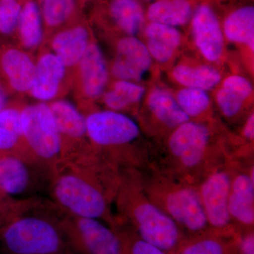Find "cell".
Returning a JSON list of instances; mask_svg holds the SVG:
<instances>
[{
  "label": "cell",
  "instance_id": "6da1fadb",
  "mask_svg": "<svg viewBox=\"0 0 254 254\" xmlns=\"http://www.w3.org/2000/svg\"><path fill=\"white\" fill-rule=\"evenodd\" d=\"M63 210L50 200H15L0 222L4 254H73L61 224Z\"/></svg>",
  "mask_w": 254,
  "mask_h": 254
},
{
  "label": "cell",
  "instance_id": "7a4b0ae2",
  "mask_svg": "<svg viewBox=\"0 0 254 254\" xmlns=\"http://www.w3.org/2000/svg\"><path fill=\"white\" fill-rule=\"evenodd\" d=\"M120 216L141 240L169 254H175L184 242L183 231L145 193L141 180L121 175L115 197Z\"/></svg>",
  "mask_w": 254,
  "mask_h": 254
},
{
  "label": "cell",
  "instance_id": "3957f363",
  "mask_svg": "<svg viewBox=\"0 0 254 254\" xmlns=\"http://www.w3.org/2000/svg\"><path fill=\"white\" fill-rule=\"evenodd\" d=\"M50 201L64 213L80 218L96 219L113 227L110 210L113 197L100 182L62 163L50 175L48 187Z\"/></svg>",
  "mask_w": 254,
  "mask_h": 254
},
{
  "label": "cell",
  "instance_id": "277c9868",
  "mask_svg": "<svg viewBox=\"0 0 254 254\" xmlns=\"http://www.w3.org/2000/svg\"><path fill=\"white\" fill-rule=\"evenodd\" d=\"M145 193L182 231L195 235L208 232V221L198 187L170 175L141 179Z\"/></svg>",
  "mask_w": 254,
  "mask_h": 254
},
{
  "label": "cell",
  "instance_id": "5b68a950",
  "mask_svg": "<svg viewBox=\"0 0 254 254\" xmlns=\"http://www.w3.org/2000/svg\"><path fill=\"white\" fill-rule=\"evenodd\" d=\"M25 156L50 173L63 163V141L50 106L29 105L21 111Z\"/></svg>",
  "mask_w": 254,
  "mask_h": 254
},
{
  "label": "cell",
  "instance_id": "8992f818",
  "mask_svg": "<svg viewBox=\"0 0 254 254\" xmlns=\"http://www.w3.org/2000/svg\"><path fill=\"white\" fill-rule=\"evenodd\" d=\"M212 136L205 121L190 120L170 132L167 150L177 170L190 176L201 170L210 158Z\"/></svg>",
  "mask_w": 254,
  "mask_h": 254
},
{
  "label": "cell",
  "instance_id": "52a82bcc",
  "mask_svg": "<svg viewBox=\"0 0 254 254\" xmlns=\"http://www.w3.org/2000/svg\"><path fill=\"white\" fill-rule=\"evenodd\" d=\"M61 224L73 254H124L118 232L102 220L80 218L63 211Z\"/></svg>",
  "mask_w": 254,
  "mask_h": 254
},
{
  "label": "cell",
  "instance_id": "ba28073f",
  "mask_svg": "<svg viewBox=\"0 0 254 254\" xmlns=\"http://www.w3.org/2000/svg\"><path fill=\"white\" fill-rule=\"evenodd\" d=\"M86 120L87 136L103 150L100 154L115 165L119 148L131 144L141 134L138 124L120 112H95L88 115Z\"/></svg>",
  "mask_w": 254,
  "mask_h": 254
},
{
  "label": "cell",
  "instance_id": "9c48e42d",
  "mask_svg": "<svg viewBox=\"0 0 254 254\" xmlns=\"http://www.w3.org/2000/svg\"><path fill=\"white\" fill-rule=\"evenodd\" d=\"M51 173L21 154L0 155V190L14 200L33 198V193L47 188Z\"/></svg>",
  "mask_w": 254,
  "mask_h": 254
},
{
  "label": "cell",
  "instance_id": "30bf717a",
  "mask_svg": "<svg viewBox=\"0 0 254 254\" xmlns=\"http://www.w3.org/2000/svg\"><path fill=\"white\" fill-rule=\"evenodd\" d=\"M231 169L215 167L205 174L198 187L209 227L217 233H231L232 221L228 201Z\"/></svg>",
  "mask_w": 254,
  "mask_h": 254
},
{
  "label": "cell",
  "instance_id": "8fae6325",
  "mask_svg": "<svg viewBox=\"0 0 254 254\" xmlns=\"http://www.w3.org/2000/svg\"><path fill=\"white\" fill-rule=\"evenodd\" d=\"M193 44L202 58L210 64L221 63L225 55V38L222 24L211 5L195 6L190 21Z\"/></svg>",
  "mask_w": 254,
  "mask_h": 254
},
{
  "label": "cell",
  "instance_id": "7c38bea8",
  "mask_svg": "<svg viewBox=\"0 0 254 254\" xmlns=\"http://www.w3.org/2000/svg\"><path fill=\"white\" fill-rule=\"evenodd\" d=\"M153 62L144 42L136 36H126L117 46L112 73L119 80L139 83L149 72Z\"/></svg>",
  "mask_w": 254,
  "mask_h": 254
},
{
  "label": "cell",
  "instance_id": "4fadbf2b",
  "mask_svg": "<svg viewBox=\"0 0 254 254\" xmlns=\"http://www.w3.org/2000/svg\"><path fill=\"white\" fill-rule=\"evenodd\" d=\"M254 168L250 171L235 172L231 169L229 213L232 223L252 230L254 224Z\"/></svg>",
  "mask_w": 254,
  "mask_h": 254
},
{
  "label": "cell",
  "instance_id": "5bb4252c",
  "mask_svg": "<svg viewBox=\"0 0 254 254\" xmlns=\"http://www.w3.org/2000/svg\"><path fill=\"white\" fill-rule=\"evenodd\" d=\"M142 31L145 38L143 41L153 61L166 64L173 60L182 45V33L178 28L148 21Z\"/></svg>",
  "mask_w": 254,
  "mask_h": 254
},
{
  "label": "cell",
  "instance_id": "9a60e30c",
  "mask_svg": "<svg viewBox=\"0 0 254 254\" xmlns=\"http://www.w3.org/2000/svg\"><path fill=\"white\" fill-rule=\"evenodd\" d=\"M145 105L155 124L170 133L190 119L180 108L175 95L168 89L155 86L150 90L145 98Z\"/></svg>",
  "mask_w": 254,
  "mask_h": 254
},
{
  "label": "cell",
  "instance_id": "2e32d148",
  "mask_svg": "<svg viewBox=\"0 0 254 254\" xmlns=\"http://www.w3.org/2000/svg\"><path fill=\"white\" fill-rule=\"evenodd\" d=\"M170 75L182 87L208 92L218 88L222 80L220 71L210 64L181 63L172 68Z\"/></svg>",
  "mask_w": 254,
  "mask_h": 254
},
{
  "label": "cell",
  "instance_id": "e0dca14e",
  "mask_svg": "<svg viewBox=\"0 0 254 254\" xmlns=\"http://www.w3.org/2000/svg\"><path fill=\"white\" fill-rule=\"evenodd\" d=\"M80 66L85 93L89 98H98L103 94L108 80V66L98 45L88 46Z\"/></svg>",
  "mask_w": 254,
  "mask_h": 254
},
{
  "label": "cell",
  "instance_id": "ac0fdd59",
  "mask_svg": "<svg viewBox=\"0 0 254 254\" xmlns=\"http://www.w3.org/2000/svg\"><path fill=\"white\" fill-rule=\"evenodd\" d=\"M0 67L11 88L29 91L33 86L36 66L27 55L16 49H8L0 55Z\"/></svg>",
  "mask_w": 254,
  "mask_h": 254
},
{
  "label": "cell",
  "instance_id": "d6986e66",
  "mask_svg": "<svg viewBox=\"0 0 254 254\" xmlns=\"http://www.w3.org/2000/svg\"><path fill=\"white\" fill-rule=\"evenodd\" d=\"M221 24L225 41L245 46L254 53V6L245 5L232 10L225 16Z\"/></svg>",
  "mask_w": 254,
  "mask_h": 254
},
{
  "label": "cell",
  "instance_id": "ffe728a7",
  "mask_svg": "<svg viewBox=\"0 0 254 254\" xmlns=\"http://www.w3.org/2000/svg\"><path fill=\"white\" fill-rule=\"evenodd\" d=\"M65 66L56 55L42 57L36 66L34 82L31 91L36 99L49 100L54 98L64 75Z\"/></svg>",
  "mask_w": 254,
  "mask_h": 254
},
{
  "label": "cell",
  "instance_id": "44dd1931",
  "mask_svg": "<svg viewBox=\"0 0 254 254\" xmlns=\"http://www.w3.org/2000/svg\"><path fill=\"white\" fill-rule=\"evenodd\" d=\"M195 7L191 0H155L145 11V18L178 28L190 22Z\"/></svg>",
  "mask_w": 254,
  "mask_h": 254
},
{
  "label": "cell",
  "instance_id": "7402d4cb",
  "mask_svg": "<svg viewBox=\"0 0 254 254\" xmlns=\"http://www.w3.org/2000/svg\"><path fill=\"white\" fill-rule=\"evenodd\" d=\"M107 11L114 24L127 36H136L145 23V11L138 0H110Z\"/></svg>",
  "mask_w": 254,
  "mask_h": 254
},
{
  "label": "cell",
  "instance_id": "603a6c76",
  "mask_svg": "<svg viewBox=\"0 0 254 254\" xmlns=\"http://www.w3.org/2000/svg\"><path fill=\"white\" fill-rule=\"evenodd\" d=\"M88 46V30L83 26L61 32L53 42L55 55L64 66H72L79 63Z\"/></svg>",
  "mask_w": 254,
  "mask_h": 254
},
{
  "label": "cell",
  "instance_id": "cb8c5ba5",
  "mask_svg": "<svg viewBox=\"0 0 254 254\" xmlns=\"http://www.w3.org/2000/svg\"><path fill=\"white\" fill-rule=\"evenodd\" d=\"M50 108L62 138L80 139L87 136L86 118L71 103L59 100L52 103Z\"/></svg>",
  "mask_w": 254,
  "mask_h": 254
},
{
  "label": "cell",
  "instance_id": "d4e9b609",
  "mask_svg": "<svg viewBox=\"0 0 254 254\" xmlns=\"http://www.w3.org/2000/svg\"><path fill=\"white\" fill-rule=\"evenodd\" d=\"M22 139L21 111L6 107L0 111V155L21 154Z\"/></svg>",
  "mask_w": 254,
  "mask_h": 254
},
{
  "label": "cell",
  "instance_id": "484cf974",
  "mask_svg": "<svg viewBox=\"0 0 254 254\" xmlns=\"http://www.w3.org/2000/svg\"><path fill=\"white\" fill-rule=\"evenodd\" d=\"M145 86L135 82L118 80L113 88L103 96L105 105L110 110L121 112L138 104L145 95Z\"/></svg>",
  "mask_w": 254,
  "mask_h": 254
},
{
  "label": "cell",
  "instance_id": "4316f807",
  "mask_svg": "<svg viewBox=\"0 0 254 254\" xmlns=\"http://www.w3.org/2000/svg\"><path fill=\"white\" fill-rule=\"evenodd\" d=\"M17 28L23 46L26 48H34L41 43L42 17L39 6L33 0H27L22 5Z\"/></svg>",
  "mask_w": 254,
  "mask_h": 254
},
{
  "label": "cell",
  "instance_id": "83f0119b",
  "mask_svg": "<svg viewBox=\"0 0 254 254\" xmlns=\"http://www.w3.org/2000/svg\"><path fill=\"white\" fill-rule=\"evenodd\" d=\"M175 99L190 120L203 121L211 108L208 92L198 88L182 87L175 93Z\"/></svg>",
  "mask_w": 254,
  "mask_h": 254
},
{
  "label": "cell",
  "instance_id": "f1b7e54d",
  "mask_svg": "<svg viewBox=\"0 0 254 254\" xmlns=\"http://www.w3.org/2000/svg\"><path fill=\"white\" fill-rule=\"evenodd\" d=\"M226 242L218 234L208 232L184 241L175 254H230Z\"/></svg>",
  "mask_w": 254,
  "mask_h": 254
},
{
  "label": "cell",
  "instance_id": "f546056e",
  "mask_svg": "<svg viewBox=\"0 0 254 254\" xmlns=\"http://www.w3.org/2000/svg\"><path fill=\"white\" fill-rule=\"evenodd\" d=\"M39 9L44 22L50 27H55L71 18L76 11V1L40 0Z\"/></svg>",
  "mask_w": 254,
  "mask_h": 254
},
{
  "label": "cell",
  "instance_id": "4dcf8cb0",
  "mask_svg": "<svg viewBox=\"0 0 254 254\" xmlns=\"http://www.w3.org/2000/svg\"><path fill=\"white\" fill-rule=\"evenodd\" d=\"M214 97L222 116L230 120L238 118L250 101L233 90L220 85L217 88Z\"/></svg>",
  "mask_w": 254,
  "mask_h": 254
},
{
  "label": "cell",
  "instance_id": "1f68e13d",
  "mask_svg": "<svg viewBox=\"0 0 254 254\" xmlns=\"http://www.w3.org/2000/svg\"><path fill=\"white\" fill-rule=\"evenodd\" d=\"M114 227L123 240L124 254H169L141 240L134 232L118 220Z\"/></svg>",
  "mask_w": 254,
  "mask_h": 254
},
{
  "label": "cell",
  "instance_id": "d6a6232c",
  "mask_svg": "<svg viewBox=\"0 0 254 254\" xmlns=\"http://www.w3.org/2000/svg\"><path fill=\"white\" fill-rule=\"evenodd\" d=\"M22 4L16 0H0V33L10 35L18 27Z\"/></svg>",
  "mask_w": 254,
  "mask_h": 254
},
{
  "label": "cell",
  "instance_id": "836d02e7",
  "mask_svg": "<svg viewBox=\"0 0 254 254\" xmlns=\"http://www.w3.org/2000/svg\"><path fill=\"white\" fill-rule=\"evenodd\" d=\"M220 86L233 90L246 99L252 100L254 95L253 85L248 78L242 75L232 74L222 80Z\"/></svg>",
  "mask_w": 254,
  "mask_h": 254
},
{
  "label": "cell",
  "instance_id": "e575fe53",
  "mask_svg": "<svg viewBox=\"0 0 254 254\" xmlns=\"http://www.w3.org/2000/svg\"><path fill=\"white\" fill-rule=\"evenodd\" d=\"M240 254H254V235L252 230L240 237L239 242Z\"/></svg>",
  "mask_w": 254,
  "mask_h": 254
},
{
  "label": "cell",
  "instance_id": "d590c367",
  "mask_svg": "<svg viewBox=\"0 0 254 254\" xmlns=\"http://www.w3.org/2000/svg\"><path fill=\"white\" fill-rule=\"evenodd\" d=\"M242 134L246 141L253 143L254 139V114L251 113L247 117L242 129Z\"/></svg>",
  "mask_w": 254,
  "mask_h": 254
},
{
  "label": "cell",
  "instance_id": "8d00e7d4",
  "mask_svg": "<svg viewBox=\"0 0 254 254\" xmlns=\"http://www.w3.org/2000/svg\"><path fill=\"white\" fill-rule=\"evenodd\" d=\"M14 199L9 198L4 195L2 192L0 190V210H5L8 208L11 204V202L14 201Z\"/></svg>",
  "mask_w": 254,
  "mask_h": 254
},
{
  "label": "cell",
  "instance_id": "74e56055",
  "mask_svg": "<svg viewBox=\"0 0 254 254\" xmlns=\"http://www.w3.org/2000/svg\"><path fill=\"white\" fill-rule=\"evenodd\" d=\"M7 103V95L4 87L0 83V111L4 109Z\"/></svg>",
  "mask_w": 254,
  "mask_h": 254
},
{
  "label": "cell",
  "instance_id": "f35d334b",
  "mask_svg": "<svg viewBox=\"0 0 254 254\" xmlns=\"http://www.w3.org/2000/svg\"><path fill=\"white\" fill-rule=\"evenodd\" d=\"M7 210H8V209H7ZM7 210H0V221H1V218H2L3 215H4L5 213H6V212L7 211Z\"/></svg>",
  "mask_w": 254,
  "mask_h": 254
},
{
  "label": "cell",
  "instance_id": "ab89813d",
  "mask_svg": "<svg viewBox=\"0 0 254 254\" xmlns=\"http://www.w3.org/2000/svg\"><path fill=\"white\" fill-rule=\"evenodd\" d=\"M16 1H19V0H16Z\"/></svg>",
  "mask_w": 254,
  "mask_h": 254
},
{
  "label": "cell",
  "instance_id": "60d3db41",
  "mask_svg": "<svg viewBox=\"0 0 254 254\" xmlns=\"http://www.w3.org/2000/svg\"><path fill=\"white\" fill-rule=\"evenodd\" d=\"M154 1H155V0H154Z\"/></svg>",
  "mask_w": 254,
  "mask_h": 254
}]
</instances>
